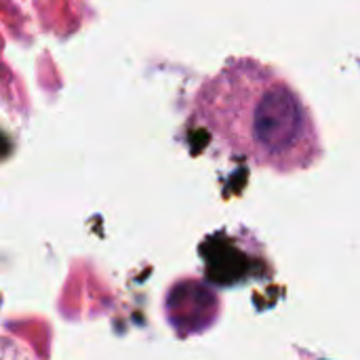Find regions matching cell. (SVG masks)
I'll return each mask as SVG.
<instances>
[{
	"instance_id": "obj_1",
	"label": "cell",
	"mask_w": 360,
	"mask_h": 360,
	"mask_svg": "<svg viewBox=\"0 0 360 360\" xmlns=\"http://www.w3.org/2000/svg\"><path fill=\"white\" fill-rule=\"evenodd\" d=\"M192 105L226 152L255 167L295 173L323 154L316 122L300 93L257 59H230L198 86Z\"/></svg>"
}]
</instances>
